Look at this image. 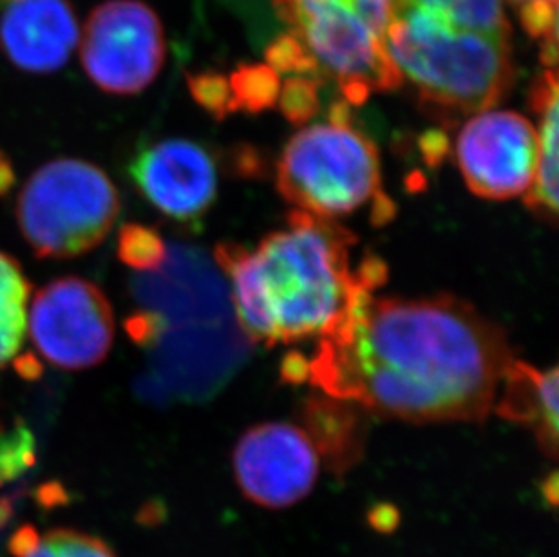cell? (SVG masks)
<instances>
[{
	"label": "cell",
	"mask_w": 559,
	"mask_h": 557,
	"mask_svg": "<svg viewBox=\"0 0 559 557\" xmlns=\"http://www.w3.org/2000/svg\"><path fill=\"white\" fill-rule=\"evenodd\" d=\"M512 355L498 324L453 295L368 294L307 358L332 399L412 422H484Z\"/></svg>",
	"instance_id": "6da1fadb"
},
{
	"label": "cell",
	"mask_w": 559,
	"mask_h": 557,
	"mask_svg": "<svg viewBox=\"0 0 559 557\" xmlns=\"http://www.w3.org/2000/svg\"><path fill=\"white\" fill-rule=\"evenodd\" d=\"M357 237L346 226L308 212L292 211L288 228L249 248L222 242L216 256L227 274L239 324L255 342L292 344L337 330L365 295L388 277L377 256L352 270Z\"/></svg>",
	"instance_id": "7a4b0ae2"
},
{
	"label": "cell",
	"mask_w": 559,
	"mask_h": 557,
	"mask_svg": "<svg viewBox=\"0 0 559 557\" xmlns=\"http://www.w3.org/2000/svg\"><path fill=\"white\" fill-rule=\"evenodd\" d=\"M385 49L420 102L451 116L492 109L514 80L509 38L451 29L415 11H391Z\"/></svg>",
	"instance_id": "3957f363"
},
{
	"label": "cell",
	"mask_w": 559,
	"mask_h": 557,
	"mask_svg": "<svg viewBox=\"0 0 559 557\" xmlns=\"http://www.w3.org/2000/svg\"><path fill=\"white\" fill-rule=\"evenodd\" d=\"M275 183L288 203L324 220L335 222L370 203L373 222L395 214L382 190L379 151L352 126L346 102L330 109V120L290 138L277 162Z\"/></svg>",
	"instance_id": "277c9868"
},
{
	"label": "cell",
	"mask_w": 559,
	"mask_h": 557,
	"mask_svg": "<svg viewBox=\"0 0 559 557\" xmlns=\"http://www.w3.org/2000/svg\"><path fill=\"white\" fill-rule=\"evenodd\" d=\"M120 214V195L102 168L55 159L32 174L16 201L22 236L40 259H71L100 247Z\"/></svg>",
	"instance_id": "5b68a950"
},
{
	"label": "cell",
	"mask_w": 559,
	"mask_h": 557,
	"mask_svg": "<svg viewBox=\"0 0 559 557\" xmlns=\"http://www.w3.org/2000/svg\"><path fill=\"white\" fill-rule=\"evenodd\" d=\"M79 44L85 73L111 95L147 90L165 62L162 22L140 0H109L95 8Z\"/></svg>",
	"instance_id": "8992f818"
},
{
	"label": "cell",
	"mask_w": 559,
	"mask_h": 557,
	"mask_svg": "<svg viewBox=\"0 0 559 557\" xmlns=\"http://www.w3.org/2000/svg\"><path fill=\"white\" fill-rule=\"evenodd\" d=\"M27 330L49 363L62 369H87L104 363L111 352L115 316L96 284L62 277L35 294Z\"/></svg>",
	"instance_id": "52a82bcc"
},
{
	"label": "cell",
	"mask_w": 559,
	"mask_h": 557,
	"mask_svg": "<svg viewBox=\"0 0 559 557\" xmlns=\"http://www.w3.org/2000/svg\"><path fill=\"white\" fill-rule=\"evenodd\" d=\"M456 164L473 194L506 201L525 195L538 168V131L514 111L471 115L460 129Z\"/></svg>",
	"instance_id": "ba28073f"
},
{
	"label": "cell",
	"mask_w": 559,
	"mask_h": 557,
	"mask_svg": "<svg viewBox=\"0 0 559 557\" xmlns=\"http://www.w3.org/2000/svg\"><path fill=\"white\" fill-rule=\"evenodd\" d=\"M234 476L247 500L263 509H288L316 487L321 458L305 429L285 422L250 427L233 457Z\"/></svg>",
	"instance_id": "9c48e42d"
},
{
	"label": "cell",
	"mask_w": 559,
	"mask_h": 557,
	"mask_svg": "<svg viewBox=\"0 0 559 557\" xmlns=\"http://www.w3.org/2000/svg\"><path fill=\"white\" fill-rule=\"evenodd\" d=\"M129 174L143 198L178 223L200 222L216 200V162L190 140L169 138L138 151Z\"/></svg>",
	"instance_id": "30bf717a"
},
{
	"label": "cell",
	"mask_w": 559,
	"mask_h": 557,
	"mask_svg": "<svg viewBox=\"0 0 559 557\" xmlns=\"http://www.w3.org/2000/svg\"><path fill=\"white\" fill-rule=\"evenodd\" d=\"M79 40V21L68 0H10L0 16V48L27 73L62 68Z\"/></svg>",
	"instance_id": "8fae6325"
},
{
	"label": "cell",
	"mask_w": 559,
	"mask_h": 557,
	"mask_svg": "<svg viewBox=\"0 0 559 557\" xmlns=\"http://www.w3.org/2000/svg\"><path fill=\"white\" fill-rule=\"evenodd\" d=\"M503 391L495 402L498 415L506 420L527 426L538 440L545 457L558 454L559 379L558 368L542 371L531 364L514 360L507 364Z\"/></svg>",
	"instance_id": "7c38bea8"
},
{
	"label": "cell",
	"mask_w": 559,
	"mask_h": 557,
	"mask_svg": "<svg viewBox=\"0 0 559 557\" xmlns=\"http://www.w3.org/2000/svg\"><path fill=\"white\" fill-rule=\"evenodd\" d=\"M558 76L555 69H547L533 84L531 104L538 112V168L536 178L527 194L525 205L534 216L547 223L558 220V149H559V115H558Z\"/></svg>",
	"instance_id": "4fadbf2b"
},
{
	"label": "cell",
	"mask_w": 559,
	"mask_h": 557,
	"mask_svg": "<svg viewBox=\"0 0 559 557\" xmlns=\"http://www.w3.org/2000/svg\"><path fill=\"white\" fill-rule=\"evenodd\" d=\"M305 432L333 474L348 473L365 454V429L352 402L311 399L305 405Z\"/></svg>",
	"instance_id": "5bb4252c"
},
{
	"label": "cell",
	"mask_w": 559,
	"mask_h": 557,
	"mask_svg": "<svg viewBox=\"0 0 559 557\" xmlns=\"http://www.w3.org/2000/svg\"><path fill=\"white\" fill-rule=\"evenodd\" d=\"M290 32L307 26L370 29L385 37L393 0H272Z\"/></svg>",
	"instance_id": "9a60e30c"
},
{
	"label": "cell",
	"mask_w": 559,
	"mask_h": 557,
	"mask_svg": "<svg viewBox=\"0 0 559 557\" xmlns=\"http://www.w3.org/2000/svg\"><path fill=\"white\" fill-rule=\"evenodd\" d=\"M391 11H415L459 32L511 38L501 0H393Z\"/></svg>",
	"instance_id": "2e32d148"
},
{
	"label": "cell",
	"mask_w": 559,
	"mask_h": 557,
	"mask_svg": "<svg viewBox=\"0 0 559 557\" xmlns=\"http://www.w3.org/2000/svg\"><path fill=\"white\" fill-rule=\"evenodd\" d=\"M32 284L21 264L0 252V368L21 352L27 332V300Z\"/></svg>",
	"instance_id": "e0dca14e"
},
{
	"label": "cell",
	"mask_w": 559,
	"mask_h": 557,
	"mask_svg": "<svg viewBox=\"0 0 559 557\" xmlns=\"http://www.w3.org/2000/svg\"><path fill=\"white\" fill-rule=\"evenodd\" d=\"M234 111L255 112L274 107L280 98V74L269 63H241L230 76Z\"/></svg>",
	"instance_id": "ac0fdd59"
},
{
	"label": "cell",
	"mask_w": 559,
	"mask_h": 557,
	"mask_svg": "<svg viewBox=\"0 0 559 557\" xmlns=\"http://www.w3.org/2000/svg\"><path fill=\"white\" fill-rule=\"evenodd\" d=\"M117 252L123 264L138 272H158L169 256L158 232L138 223H127L120 228Z\"/></svg>",
	"instance_id": "d6986e66"
},
{
	"label": "cell",
	"mask_w": 559,
	"mask_h": 557,
	"mask_svg": "<svg viewBox=\"0 0 559 557\" xmlns=\"http://www.w3.org/2000/svg\"><path fill=\"white\" fill-rule=\"evenodd\" d=\"M37 463V443L22 422L11 429L0 426V487L11 484Z\"/></svg>",
	"instance_id": "ffe728a7"
},
{
	"label": "cell",
	"mask_w": 559,
	"mask_h": 557,
	"mask_svg": "<svg viewBox=\"0 0 559 557\" xmlns=\"http://www.w3.org/2000/svg\"><path fill=\"white\" fill-rule=\"evenodd\" d=\"M29 557H117L100 537L73 529H55L40 540Z\"/></svg>",
	"instance_id": "44dd1931"
},
{
	"label": "cell",
	"mask_w": 559,
	"mask_h": 557,
	"mask_svg": "<svg viewBox=\"0 0 559 557\" xmlns=\"http://www.w3.org/2000/svg\"><path fill=\"white\" fill-rule=\"evenodd\" d=\"M319 80L288 76L280 91L281 112L296 126H305L319 111Z\"/></svg>",
	"instance_id": "7402d4cb"
},
{
	"label": "cell",
	"mask_w": 559,
	"mask_h": 557,
	"mask_svg": "<svg viewBox=\"0 0 559 557\" xmlns=\"http://www.w3.org/2000/svg\"><path fill=\"white\" fill-rule=\"evenodd\" d=\"M266 63L274 69L275 73L290 74V76H310V79H319L313 58L308 54L305 44L294 35V33H285L280 38H275L266 49Z\"/></svg>",
	"instance_id": "603a6c76"
},
{
	"label": "cell",
	"mask_w": 559,
	"mask_h": 557,
	"mask_svg": "<svg viewBox=\"0 0 559 557\" xmlns=\"http://www.w3.org/2000/svg\"><path fill=\"white\" fill-rule=\"evenodd\" d=\"M189 90L203 109L223 120L234 112L233 93L227 76L217 73H201L189 76Z\"/></svg>",
	"instance_id": "cb8c5ba5"
},
{
	"label": "cell",
	"mask_w": 559,
	"mask_h": 557,
	"mask_svg": "<svg viewBox=\"0 0 559 557\" xmlns=\"http://www.w3.org/2000/svg\"><path fill=\"white\" fill-rule=\"evenodd\" d=\"M523 29L533 38H558V0H536L518 5Z\"/></svg>",
	"instance_id": "d4e9b609"
},
{
	"label": "cell",
	"mask_w": 559,
	"mask_h": 557,
	"mask_svg": "<svg viewBox=\"0 0 559 557\" xmlns=\"http://www.w3.org/2000/svg\"><path fill=\"white\" fill-rule=\"evenodd\" d=\"M165 322L164 317L156 311H134L126 319V332L131 336L132 342H136L138 346H153L159 336L164 335Z\"/></svg>",
	"instance_id": "484cf974"
},
{
	"label": "cell",
	"mask_w": 559,
	"mask_h": 557,
	"mask_svg": "<svg viewBox=\"0 0 559 557\" xmlns=\"http://www.w3.org/2000/svg\"><path fill=\"white\" fill-rule=\"evenodd\" d=\"M366 520H368V525L373 529L374 532H379V534H393V532L401 526V510L395 505L385 503H377L368 510V514H366Z\"/></svg>",
	"instance_id": "4316f807"
},
{
	"label": "cell",
	"mask_w": 559,
	"mask_h": 557,
	"mask_svg": "<svg viewBox=\"0 0 559 557\" xmlns=\"http://www.w3.org/2000/svg\"><path fill=\"white\" fill-rule=\"evenodd\" d=\"M40 540H43V537H40L35 526L24 525L10 537L8 550L15 557H29L37 550L38 545H40Z\"/></svg>",
	"instance_id": "83f0119b"
},
{
	"label": "cell",
	"mask_w": 559,
	"mask_h": 557,
	"mask_svg": "<svg viewBox=\"0 0 559 557\" xmlns=\"http://www.w3.org/2000/svg\"><path fill=\"white\" fill-rule=\"evenodd\" d=\"M37 501L43 505L44 509H55L59 505L68 503V493L62 485L51 482L37 490Z\"/></svg>",
	"instance_id": "f1b7e54d"
},
{
	"label": "cell",
	"mask_w": 559,
	"mask_h": 557,
	"mask_svg": "<svg viewBox=\"0 0 559 557\" xmlns=\"http://www.w3.org/2000/svg\"><path fill=\"white\" fill-rule=\"evenodd\" d=\"M13 364H15L16 374L21 375L22 379L37 380L43 375V364L38 363V358L32 353L16 355L13 358Z\"/></svg>",
	"instance_id": "f546056e"
},
{
	"label": "cell",
	"mask_w": 559,
	"mask_h": 557,
	"mask_svg": "<svg viewBox=\"0 0 559 557\" xmlns=\"http://www.w3.org/2000/svg\"><path fill=\"white\" fill-rule=\"evenodd\" d=\"M16 174L13 164L4 153H0V198L10 194L15 185Z\"/></svg>",
	"instance_id": "4dcf8cb0"
},
{
	"label": "cell",
	"mask_w": 559,
	"mask_h": 557,
	"mask_svg": "<svg viewBox=\"0 0 559 557\" xmlns=\"http://www.w3.org/2000/svg\"><path fill=\"white\" fill-rule=\"evenodd\" d=\"M542 496H544L545 503L549 505L550 509L558 507L559 479L556 471H552V473L544 479V484H542Z\"/></svg>",
	"instance_id": "1f68e13d"
},
{
	"label": "cell",
	"mask_w": 559,
	"mask_h": 557,
	"mask_svg": "<svg viewBox=\"0 0 559 557\" xmlns=\"http://www.w3.org/2000/svg\"><path fill=\"white\" fill-rule=\"evenodd\" d=\"M15 515V503L10 496H0V531L4 529Z\"/></svg>",
	"instance_id": "d6a6232c"
},
{
	"label": "cell",
	"mask_w": 559,
	"mask_h": 557,
	"mask_svg": "<svg viewBox=\"0 0 559 557\" xmlns=\"http://www.w3.org/2000/svg\"><path fill=\"white\" fill-rule=\"evenodd\" d=\"M140 514H148V520H145V523L154 525V523H159V521L164 520L165 509L158 501H151V503L143 507Z\"/></svg>",
	"instance_id": "836d02e7"
},
{
	"label": "cell",
	"mask_w": 559,
	"mask_h": 557,
	"mask_svg": "<svg viewBox=\"0 0 559 557\" xmlns=\"http://www.w3.org/2000/svg\"><path fill=\"white\" fill-rule=\"evenodd\" d=\"M512 2H514V4H518V5H523V4H528V2H536V0H512Z\"/></svg>",
	"instance_id": "e575fe53"
}]
</instances>
